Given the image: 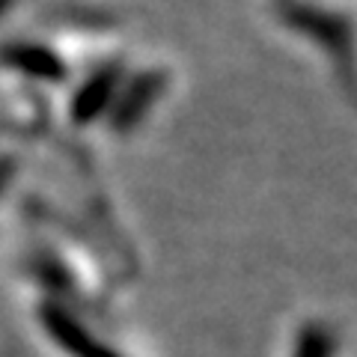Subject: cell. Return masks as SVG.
<instances>
[{
    "mask_svg": "<svg viewBox=\"0 0 357 357\" xmlns=\"http://www.w3.org/2000/svg\"><path fill=\"white\" fill-rule=\"evenodd\" d=\"M164 89V75H143L140 81L128 84L126 89L119 86L116 102L110 107V119H114L116 131H128L146 116V110L158 102Z\"/></svg>",
    "mask_w": 357,
    "mask_h": 357,
    "instance_id": "3957f363",
    "label": "cell"
},
{
    "mask_svg": "<svg viewBox=\"0 0 357 357\" xmlns=\"http://www.w3.org/2000/svg\"><path fill=\"white\" fill-rule=\"evenodd\" d=\"M0 63L15 69L18 75L36 77L45 84H63L66 81V63L60 60V54L48 51L45 45L33 42H9L0 51Z\"/></svg>",
    "mask_w": 357,
    "mask_h": 357,
    "instance_id": "7a4b0ae2",
    "label": "cell"
},
{
    "mask_svg": "<svg viewBox=\"0 0 357 357\" xmlns=\"http://www.w3.org/2000/svg\"><path fill=\"white\" fill-rule=\"evenodd\" d=\"M119 86H122V66H102L96 75H89V81L77 86L72 102V119L77 126H86L98 114L110 110L116 102Z\"/></svg>",
    "mask_w": 357,
    "mask_h": 357,
    "instance_id": "6da1fadb",
    "label": "cell"
}]
</instances>
